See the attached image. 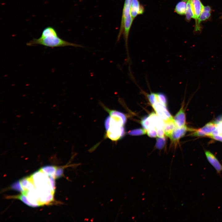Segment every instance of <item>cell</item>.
Returning a JSON list of instances; mask_svg holds the SVG:
<instances>
[{"label": "cell", "mask_w": 222, "mask_h": 222, "mask_svg": "<svg viewBox=\"0 0 222 222\" xmlns=\"http://www.w3.org/2000/svg\"><path fill=\"white\" fill-rule=\"evenodd\" d=\"M26 45L30 46L40 45L51 48L67 46L84 47L81 45L64 40L59 37L58 35H51L44 37H40L38 39L34 38L27 43Z\"/></svg>", "instance_id": "6da1fadb"}, {"label": "cell", "mask_w": 222, "mask_h": 222, "mask_svg": "<svg viewBox=\"0 0 222 222\" xmlns=\"http://www.w3.org/2000/svg\"><path fill=\"white\" fill-rule=\"evenodd\" d=\"M125 134L124 126L110 127L106 130L105 138L116 142L122 138Z\"/></svg>", "instance_id": "7a4b0ae2"}, {"label": "cell", "mask_w": 222, "mask_h": 222, "mask_svg": "<svg viewBox=\"0 0 222 222\" xmlns=\"http://www.w3.org/2000/svg\"><path fill=\"white\" fill-rule=\"evenodd\" d=\"M152 106L156 114L164 121L173 119V118L166 108V106L159 102L158 100Z\"/></svg>", "instance_id": "3957f363"}, {"label": "cell", "mask_w": 222, "mask_h": 222, "mask_svg": "<svg viewBox=\"0 0 222 222\" xmlns=\"http://www.w3.org/2000/svg\"><path fill=\"white\" fill-rule=\"evenodd\" d=\"M133 19V18L132 17L130 14L125 19L123 25V34L127 56V60L128 61V62L130 60V58L128 49V41L129 31Z\"/></svg>", "instance_id": "277c9868"}, {"label": "cell", "mask_w": 222, "mask_h": 222, "mask_svg": "<svg viewBox=\"0 0 222 222\" xmlns=\"http://www.w3.org/2000/svg\"><path fill=\"white\" fill-rule=\"evenodd\" d=\"M205 154L208 161L215 168L217 173L220 175L222 172V165L215 156L210 151L205 150Z\"/></svg>", "instance_id": "5b68a950"}, {"label": "cell", "mask_w": 222, "mask_h": 222, "mask_svg": "<svg viewBox=\"0 0 222 222\" xmlns=\"http://www.w3.org/2000/svg\"><path fill=\"white\" fill-rule=\"evenodd\" d=\"M188 129L185 125L181 127L176 126L169 137L172 142L175 143H177L180 139L185 135Z\"/></svg>", "instance_id": "8992f818"}, {"label": "cell", "mask_w": 222, "mask_h": 222, "mask_svg": "<svg viewBox=\"0 0 222 222\" xmlns=\"http://www.w3.org/2000/svg\"><path fill=\"white\" fill-rule=\"evenodd\" d=\"M132 2V0H125L123 10L120 29L117 36V41H118L119 40L120 37L123 31L124 20L130 14Z\"/></svg>", "instance_id": "52a82bcc"}, {"label": "cell", "mask_w": 222, "mask_h": 222, "mask_svg": "<svg viewBox=\"0 0 222 222\" xmlns=\"http://www.w3.org/2000/svg\"><path fill=\"white\" fill-rule=\"evenodd\" d=\"M189 1L193 15V18L195 19L196 23L203 11L204 6L200 0H189Z\"/></svg>", "instance_id": "ba28073f"}, {"label": "cell", "mask_w": 222, "mask_h": 222, "mask_svg": "<svg viewBox=\"0 0 222 222\" xmlns=\"http://www.w3.org/2000/svg\"><path fill=\"white\" fill-rule=\"evenodd\" d=\"M173 119L176 126L181 127L185 125L186 118L183 105L175 115Z\"/></svg>", "instance_id": "9c48e42d"}, {"label": "cell", "mask_w": 222, "mask_h": 222, "mask_svg": "<svg viewBox=\"0 0 222 222\" xmlns=\"http://www.w3.org/2000/svg\"><path fill=\"white\" fill-rule=\"evenodd\" d=\"M143 12V7L140 5L138 0H132L130 10V14L134 18L138 14Z\"/></svg>", "instance_id": "30bf717a"}, {"label": "cell", "mask_w": 222, "mask_h": 222, "mask_svg": "<svg viewBox=\"0 0 222 222\" xmlns=\"http://www.w3.org/2000/svg\"><path fill=\"white\" fill-rule=\"evenodd\" d=\"M176 126L174 119L164 121L163 128L166 135L169 137Z\"/></svg>", "instance_id": "8fae6325"}, {"label": "cell", "mask_w": 222, "mask_h": 222, "mask_svg": "<svg viewBox=\"0 0 222 222\" xmlns=\"http://www.w3.org/2000/svg\"><path fill=\"white\" fill-rule=\"evenodd\" d=\"M210 16V12L202 11L198 18L197 23H195V32L200 31V23L203 21L208 19Z\"/></svg>", "instance_id": "7c38bea8"}, {"label": "cell", "mask_w": 222, "mask_h": 222, "mask_svg": "<svg viewBox=\"0 0 222 222\" xmlns=\"http://www.w3.org/2000/svg\"><path fill=\"white\" fill-rule=\"evenodd\" d=\"M187 0H182L176 5L175 11L178 14L183 15L185 13Z\"/></svg>", "instance_id": "4fadbf2b"}, {"label": "cell", "mask_w": 222, "mask_h": 222, "mask_svg": "<svg viewBox=\"0 0 222 222\" xmlns=\"http://www.w3.org/2000/svg\"><path fill=\"white\" fill-rule=\"evenodd\" d=\"M217 125L213 121H211L207 123L204 126L199 129L206 134L207 136H208L209 134L216 128Z\"/></svg>", "instance_id": "5bb4252c"}, {"label": "cell", "mask_w": 222, "mask_h": 222, "mask_svg": "<svg viewBox=\"0 0 222 222\" xmlns=\"http://www.w3.org/2000/svg\"><path fill=\"white\" fill-rule=\"evenodd\" d=\"M51 35H58L56 30L54 28L51 26H48L43 29L40 37H44Z\"/></svg>", "instance_id": "9a60e30c"}, {"label": "cell", "mask_w": 222, "mask_h": 222, "mask_svg": "<svg viewBox=\"0 0 222 222\" xmlns=\"http://www.w3.org/2000/svg\"><path fill=\"white\" fill-rule=\"evenodd\" d=\"M57 168V167L55 166H46L42 167L40 169L47 176H51L54 177Z\"/></svg>", "instance_id": "2e32d148"}, {"label": "cell", "mask_w": 222, "mask_h": 222, "mask_svg": "<svg viewBox=\"0 0 222 222\" xmlns=\"http://www.w3.org/2000/svg\"><path fill=\"white\" fill-rule=\"evenodd\" d=\"M16 198L18 199L21 200L25 204L29 206L32 207H36L35 205L31 204L29 201H28L26 195L22 194L20 195L13 196L12 197H10V198Z\"/></svg>", "instance_id": "e0dca14e"}, {"label": "cell", "mask_w": 222, "mask_h": 222, "mask_svg": "<svg viewBox=\"0 0 222 222\" xmlns=\"http://www.w3.org/2000/svg\"><path fill=\"white\" fill-rule=\"evenodd\" d=\"M185 14L186 19L190 20L191 18H193V15L192 11L191 6L189 0H187V7Z\"/></svg>", "instance_id": "ac0fdd59"}, {"label": "cell", "mask_w": 222, "mask_h": 222, "mask_svg": "<svg viewBox=\"0 0 222 222\" xmlns=\"http://www.w3.org/2000/svg\"><path fill=\"white\" fill-rule=\"evenodd\" d=\"M147 133V131L144 129H137L130 130L128 132V134L131 135L138 136L145 134Z\"/></svg>", "instance_id": "d6986e66"}, {"label": "cell", "mask_w": 222, "mask_h": 222, "mask_svg": "<svg viewBox=\"0 0 222 222\" xmlns=\"http://www.w3.org/2000/svg\"><path fill=\"white\" fill-rule=\"evenodd\" d=\"M166 143V139L164 137H158L157 139V141L155 144V147L157 149L161 150L165 146Z\"/></svg>", "instance_id": "ffe728a7"}, {"label": "cell", "mask_w": 222, "mask_h": 222, "mask_svg": "<svg viewBox=\"0 0 222 222\" xmlns=\"http://www.w3.org/2000/svg\"><path fill=\"white\" fill-rule=\"evenodd\" d=\"M146 96L152 105L158 101L157 93L151 92L150 94H147Z\"/></svg>", "instance_id": "44dd1931"}, {"label": "cell", "mask_w": 222, "mask_h": 222, "mask_svg": "<svg viewBox=\"0 0 222 222\" xmlns=\"http://www.w3.org/2000/svg\"><path fill=\"white\" fill-rule=\"evenodd\" d=\"M158 99V101L166 106L167 105V98L166 95L162 93H157Z\"/></svg>", "instance_id": "7402d4cb"}, {"label": "cell", "mask_w": 222, "mask_h": 222, "mask_svg": "<svg viewBox=\"0 0 222 222\" xmlns=\"http://www.w3.org/2000/svg\"><path fill=\"white\" fill-rule=\"evenodd\" d=\"M11 188L13 190L20 191L22 193L24 190L23 189L20 180L15 182L11 186Z\"/></svg>", "instance_id": "603a6c76"}, {"label": "cell", "mask_w": 222, "mask_h": 222, "mask_svg": "<svg viewBox=\"0 0 222 222\" xmlns=\"http://www.w3.org/2000/svg\"><path fill=\"white\" fill-rule=\"evenodd\" d=\"M58 167L57 168L54 177L55 178L57 179L61 177L64 175V167Z\"/></svg>", "instance_id": "cb8c5ba5"}, {"label": "cell", "mask_w": 222, "mask_h": 222, "mask_svg": "<svg viewBox=\"0 0 222 222\" xmlns=\"http://www.w3.org/2000/svg\"><path fill=\"white\" fill-rule=\"evenodd\" d=\"M146 131L147 135L150 137L155 138L157 136L156 130L155 127L150 128Z\"/></svg>", "instance_id": "d4e9b609"}, {"label": "cell", "mask_w": 222, "mask_h": 222, "mask_svg": "<svg viewBox=\"0 0 222 222\" xmlns=\"http://www.w3.org/2000/svg\"><path fill=\"white\" fill-rule=\"evenodd\" d=\"M192 135L196 137L207 136V134L202 131L199 129L195 130L194 132L192 134Z\"/></svg>", "instance_id": "484cf974"}, {"label": "cell", "mask_w": 222, "mask_h": 222, "mask_svg": "<svg viewBox=\"0 0 222 222\" xmlns=\"http://www.w3.org/2000/svg\"><path fill=\"white\" fill-rule=\"evenodd\" d=\"M213 122L217 125L219 124L220 122H222V116L218 117Z\"/></svg>", "instance_id": "4316f807"}, {"label": "cell", "mask_w": 222, "mask_h": 222, "mask_svg": "<svg viewBox=\"0 0 222 222\" xmlns=\"http://www.w3.org/2000/svg\"><path fill=\"white\" fill-rule=\"evenodd\" d=\"M219 134L218 130L217 129H216L212 131L209 135L210 137L211 136L217 135Z\"/></svg>", "instance_id": "83f0119b"}, {"label": "cell", "mask_w": 222, "mask_h": 222, "mask_svg": "<svg viewBox=\"0 0 222 222\" xmlns=\"http://www.w3.org/2000/svg\"><path fill=\"white\" fill-rule=\"evenodd\" d=\"M211 138H213L214 139L216 140L217 141H220L222 142V136H221L218 135H216L211 136L210 137Z\"/></svg>", "instance_id": "f1b7e54d"}, {"label": "cell", "mask_w": 222, "mask_h": 222, "mask_svg": "<svg viewBox=\"0 0 222 222\" xmlns=\"http://www.w3.org/2000/svg\"><path fill=\"white\" fill-rule=\"evenodd\" d=\"M203 11L210 12L211 11V8L209 6H204Z\"/></svg>", "instance_id": "f546056e"}, {"label": "cell", "mask_w": 222, "mask_h": 222, "mask_svg": "<svg viewBox=\"0 0 222 222\" xmlns=\"http://www.w3.org/2000/svg\"><path fill=\"white\" fill-rule=\"evenodd\" d=\"M220 17H221V18H222V15H221V16Z\"/></svg>", "instance_id": "4dcf8cb0"}]
</instances>
